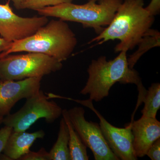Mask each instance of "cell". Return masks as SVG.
I'll return each instance as SVG.
<instances>
[{
	"label": "cell",
	"mask_w": 160,
	"mask_h": 160,
	"mask_svg": "<svg viewBox=\"0 0 160 160\" xmlns=\"http://www.w3.org/2000/svg\"><path fill=\"white\" fill-rule=\"evenodd\" d=\"M144 6L143 0H124L109 26L88 44L98 42L102 45L117 39L120 42L115 47V52L133 49L154 22V17Z\"/></svg>",
	"instance_id": "obj_1"
},
{
	"label": "cell",
	"mask_w": 160,
	"mask_h": 160,
	"mask_svg": "<svg viewBox=\"0 0 160 160\" xmlns=\"http://www.w3.org/2000/svg\"><path fill=\"white\" fill-rule=\"evenodd\" d=\"M77 43L75 34L66 21L52 20L30 36L12 42L0 58L17 52H36L62 62L71 55Z\"/></svg>",
	"instance_id": "obj_2"
},
{
	"label": "cell",
	"mask_w": 160,
	"mask_h": 160,
	"mask_svg": "<svg viewBox=\"0 0 160 160\" xmlns=\"http://www.w3.org/2000/svg\"><path fill=\"white\" fill-rule=\"evenodd\" d=\"M127 52H120L113 60L107 61L105 56L92 60L87 69L89 77L80 92L89 99L99 102L109 96V91L117 82L142 85L138 72L128 65Z\"/></svg>",
	"instance_id": "obj_3"
},
{
	"label": "cell",
	"mask_w": 160,
	"mask_h": 160,
	"mask_svg": "<svg viewBox=\"0 0 160 160\" xmlns=\"http://www.w3.org/2000/svg\"><path fill=\"white\" fill-rule=\"evenodd\" d=\"M123 0H89L82 5L64 3L37 10L40 16L81 23L99 34L113 19Z\"/></svg>",
	"instance_id": "obj_4"
},
{
	"label": "cell",
	"mask_w": 160,
	"mask_h": 160,
	"mask_svg": "<svg viewBox=\"0 0 160 160\" xmlns=\"http://www.w3.org/2000/svg\"><path fill=\"white\" fill-rule=\"evenodd\" d=\"M62 62L36 52L10 54L0 58V80L18 81L42 78L61 70Z\"/></svg>",
	"instance_id": "obj_5"
},
{
	"label": "cell",
	"mask_w": 160,
	"mask_h": 160,
	"mask_svg": "<svg viewBox=\"0 0 160 160\" xmlns=\"http://www.w3.org/2000/svg\"><path fill=\"white\" fill-rule=\"evenodd\" d=\"M63 109L49 99L40 90L26 99L23 107L15 113L6 116L3 120L5 126H9L16 132H25L38 120L44 118L52 123L62 115Z\"/></svg>",
	"instance_id": "obj_6"
},
{
	"label": "cell",
	"mask_w": 160,
	"mask_h": 160,
	"mask_svg": "<svg viewBox=\"0 0 160 160\" xmlns=\"http://www.w3.org/2000/svg\"><path fill=\"white\" fill-rule=\"evenodd\" d=\"M72 124L83 143L92 152L95 160H119L112 152L103 136L99 124L89 122L82 107L68 110Z\"/></svg>",
	"instance_id": "obj_7"
},
{
	"label": "cell",
	"mask_w": 160,
	"mask_h": 160,
	"mask_svg": "<svg viewBox=\"0 0 160 160\" xmlns=\"http://www.w3.org/2000/svg\"><path fill=\"white\" fill-rule=\"evenodd\" d=\"M69 100L88 107L94 112L99 118V125L103 136L112 151L119 160H138L133 149L131 123L125 128H118L106 121L99 112L94 108L92 101L90 99L80 100L69 98Z\"/></svg>",
	"instance_id": "obj_8"
},
{
	"label": "cell",
	"mask_w": 160,
	"mask_h": 160,
	"mask_svg": "<svg viewBox=\"0 0 160 160\" xmlns=\"http://www.w3.org/2000/svg\"><path fill=\"white\" fill-rule=\"evenodd\" d=\"M10 1L0 4V36L7 41L12 42L28 37L49 22L48 17L43 16H19L10 7Z\"/></svg>",
	"instance_id": "obj_9"
},
{
	"label": "cell",
	"mask_w": 160,
	"mask_h": 160,
	"mask_svg": "<svg viewBox=\"0 0 160 160\" xmlns=\"http://www.w3.org/2000/svg\"><path fill=\"white\" fill-rule=\"evenodd\" d=\"M42 78L1 81L0 83V116L10 113L12 107L20 100L30 97L41 89Z\"/></svg>",
	"instance_id": "obj_10"
},
{
	"label": "cell",
	"mask_w": 160,
	"mask_h": 160,
	"mask_svg": "<svg viewBox=\"0 0 160 160\" xmlns=\"http://www.w3.org/2000/svg\"><path fill=\"white\" fill-rule=\"evenodd\" d=\"M131 124L135 154L138 158H143L152 144L160 138V122L156 118L142 117Z\"/></svg>",
	"instance_id": "obj_11"
},
{
	"label": "cell",
	"mask_w": 160,
	"mask_h": 160,
	"mask_svg": "<svg viewBox=\"0 0 160 160\" xmlns=\"http://www.w3.org/2000/svg\"><path fill=\"white\" fill-rule=\"evenodd\" d=\"M45 135L43 130L33 132L13 130L7 140L3 152L10 160H19L30 151V148L36 140L43 138Z\"/></svg>",
	"instance_id": "obj_12"
},
{
	"label": "cell",
	"mask_w": 160,
	"mask_h": 160,
	"mask_svg": "<svg viewBox=\"0 0 160 160\" xmlns=\"http://www.w3.org/2000/svg\"><path fill=\"white\" fill-rule=\"evenodd\" d=\"M62 116L66 123L69 132V147L71 160H88L87 147L83 143L72 124L68 110L63 109Z\"/></svg>",
	"instance_id": "obj_13"
},
{
	"label": "cell",
	"mask_w": 160,
	"mask_h": 160,
	"mask_svg": "<svg viewBox=\"0 0 160 160\" xmlns=\"http://www.w3.org/2000/svg\"><path fill=\"white\" fill-rule=\"evenodd\" d=\"M69 142V130L62 118L60 121L57 140L49 152L51 160H71Z\"/></svg>",
	"instance_id": "obj_14"
},
{
	"label": "cell",
	"mask_w": 160,
	"mask_h": 160,
	"mask_svg": "<svg viewBox=\"0 0 160 160\" xmlns=\"http://www.w3.org/2000/svg\"><path fill=\"white\" fill-rule=\"evenodd\" d=\"M136 51L127 58L128 65L131 69H133L135 64L141 57L154 47L160 46V33L157 29H149L143 36L137 45Z\"/></svg>",
	"instance_id": "obj_15"
},
{
	"label": "cell",
	"mask_w": 160,
	"mask_h": 160,
	"mask_svg": "<svg viewBox=\"0 0 160 160\" xmlns=\"http://www.w3.org/2000/svg\"><path fill=\"white\" fill-rule=\"evenodd\" d=\"M141 99L144 103V108L141 111L142 117L156 118L160 108V83H152Z\"/></svg>",
	"instance_id": "obj_16"
},
{
	"label": "cell",
	"mask_w": 160,
	"mask_h": 160,
	"mask_svg": "<svg viewBox=\"0 0 160 160\" xmlns=\"http://www.w3.org/2000/svg\"><path fill=\"white\" fill-rule=\"evenodd\" d=\"M73 0H24L22 9L37 11L48 6H57L64 3L72 2Z\"/></svg>",
	"instance_id": "obj_17"
},
{
	"label": "cell",
	"mask_w": 160,
	"mask_h": 160,
	"mask_svg": "<svg viewBox=\"0 0 160 160\" xmlns=\"http://www.w3.org/2000/svg\"><path fill=\"white\" fill-rule=\"evenodd\" d=\"M19 160H51L49 152L45 148H41L38 152L30 151L19 159Z\"/></svg>",
	"instance_id": "obj_18"
},
{
	"label": "cell",
	"mask_w": 160,
	"mask_h": 160,
	"mask_svg": "<svg viewBox=\"0 0 160 160\" xmlns=\"http://www.w3.org/2000/svg\"><path fill=\"white\" fill-rule=\"evenodd\" d=\"M146 155L152 160H160V138L152 144L146 152Z\"/></svg>",
	"instance_id": "obj_19"
},
{
	"label": "cell",
	"mask_w": 160,
	"mask_h": 160,
	"mask_svg": "<svg viewBox=\"0 0 160 160\" xmlns=\"http://www.w3.org/2000/svg\"><path fill=\"white\" fill-rule=\"evenodd\" d=\"M13 129L9 126H5L0 129V155L4 150L9 136Z\"/></svg>",
	"instance_id": "obj_20"
},
{
	"label": "cell",
	"mask_w": 160,
	"mask_h": 160,
	"mask_svg": "<svg viewBox=\"0 0 160 160\" xmlns=\"http://www.w3.org/2000/svg\"><path fill=\"white\" fill-rule=\"evenodd\" d=\"M145 9L153 16L159 14L160 12V0H151V2Z\"/></svg>",
	"instance_id": "obj_21"
},
{
	"label": "cell",
	"mask_w": 160,
	"mask_h": 160,
	"mask_svg": "<svg viewBox=\"0 0 160 160\" xmlns=\"http://www.w3.org/2000/svg\"><path fill=\"white\" fill-rule=\"evenodd\" d=\"M11 43L3 38L0 37V54L9 48Z\"/></svg>",
	"instance_id": "obj_22"
},
{
	"label": "cell",
	"mask_w": 160,
	"mask_h": 160,
	"mask_svg": "<svg viewBox=\"0 0 160 160\" xmlns=\"http://www.w3.org/2000/svg\"><path fill=\"white\" fill-rule=\"evenodd\" d=\"M12 1L13 3V5L16 9H22V4L24 0H10Z\"/></svg>",
	"instance_id": "obj_23"
},
{
	"label": "cell",
	"mask_w": 160,
	"mask_h": 160,
	"mask_svg": "<svg viewBox=\"0 0 160 160\" xmlns=\"http://www.w3.org/2000/svg\"><path fill=\"white\" fill-rule=\"evenodd\" d=\"M3 118H4L2 116H0V125H1L2 123H3Z\"/></svg>",
	"instance_id": "obj_24"
},
{
	"label": "cell",
	"mask_w": 160,
	"mask_h": 160,
	"mask_svg": "<svg viewBox=\"0 0 160 160\" xmlns=\"http://www.w3.org/2000/svg\"><path fill=\"white\" fill-rule=\"evenodd\" d=\"M1 80H0V83H1Z\"/></svg>",
	"instance_id": "obj_25"
}]
</instances>
